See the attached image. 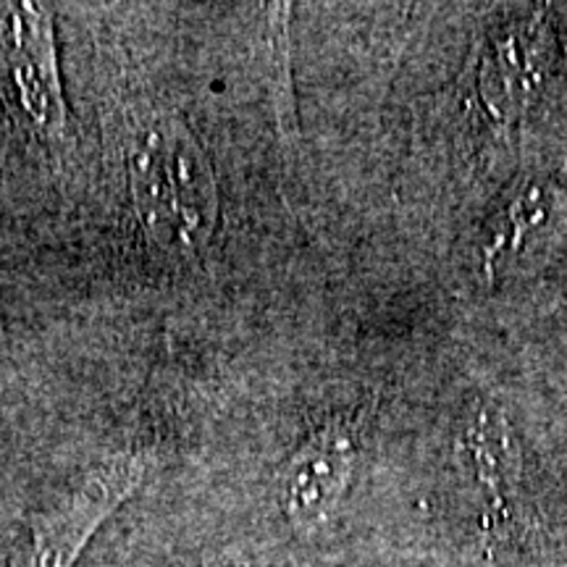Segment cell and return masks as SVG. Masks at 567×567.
Returning a JSON list of instances; mask_svg holds the SVG:
<instances>
[{
  "mask_svg": "<svg viewBox=\"0 0 567 567\" xmlns=\"http://www.w3.org/2000/svg\"><path fill=\"white\" fill-rule=\"evenodd\" d=\"M132 203L163 258H197L218 224V187L203 145L179 113L137 101L122 116Z\"/></svg>",
  "mask_w": 567,
  "mask_h": 567,
  "instance_id": "6da1fadb",
  "label": "cell"
},
{
  "mask_svg": "<svg viewBox=\"0 0 567 567\" xmlns=\"http://www.w3.org/2000/svg\"><path fill=\"white\" fill-rule=\"evenodd\" d=\"M0 87L42 137H66L69 111L61 90L53 17L45 6H0Z\"/></svg>",
  "mask_w": 567,
  "mask_h": 567,
  "instance_id": "7a4b0ae2",
  "label": "cell"
},
{
  "mask_svg": "<svg viewBox=\"0 0 567 567\" xmlns=\"http://www.w3.org/2000/svg\"><path fill=\"white\" fill-rule=\"evenodd\" d=\"M145 473V452L109 460L74 492L32 517L30 542L21 544L11 559L21 567H74L92 534L142 484Z\"/></svg>",
  "mask_w": 567,
  "mask_h": 567,
  "instance_id": "3957f363",
  "label": "cell"
},
{
  "mask_svg": "<svg viewBox=\"0 0 567 567\" xmlns=\"http://www.w3.org/2000/svg\"><path fill=\"white\" fill-rule=\"evenodd\" d=\"M555 59V32L542 11L515 17L492 34L481 63V101L499 126L528 111Z\"/></svg>",
  "mask_w": 567,
  "mask_h": 567,
  "instance_id": "277c9868",
  "label": "cell"
},
{
  "mask_svg": "<svg viewBox=\"0 0 567 567\" xmlns=\"http://www.w3.org/2000/svg\"><path fill=\"white\" fill-rule=\"evenodd\" d=\"M358 425L331 421L313 431L284 467L281 507L297 528L323 526L342 499L358 463Z\"/></svg>",
  "mask_w": 567,
  "mask_h": 567,
  "instance_id": "5b68a950",
  "label": "cell"
},
{
  "mask_svg": "<svg viewBox=\"0 0 567 567\" xmlns=\"http://www.w3.org/2000/svg\"><path fill=\"white\" fill-rule=\"evenodd\" d=\"M557 221H567V184L549 174L526 176L509 193L481 245V268L486 279L494 281L496 268L507 255L523 252Z\"/></svg>",
  "mask_w": 567,
  "mask_h": 567,
  "instance_id": "8992f818",
  "label": "cell"
},
{
  "mask_svg": "<svg viewBox=\"0 0 567 567\" xmlns=\"http://www.w3.org/2000/svg\"><path fill=\"white\" fill-rule=\"evenodd\" d=\"M463 446L481 486L492 496L494 509L507 513V496L517 476V455L502 410L488 402L478 405L463 434Z\"/></svg>",
  "mask_w": 567,
  "mask_h": 567,
  "instance_id": "52a82bcc",
  "label": "cell"
}]
</instances>
